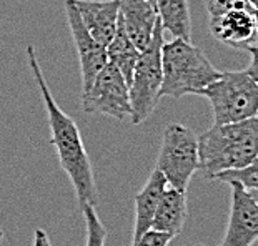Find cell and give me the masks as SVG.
I'll use <instances>...</instances> for the list:
<instances>
[{"instance_id":"4fadbf2b","label":"cell","mask_w":258,"mask_h":246,"mask_svg":"<svg viewBox=\"0 0 258 246\" xmlns=\"http://www.w3.org/2000/svg\"><path fill=\"white\" fill-rule=\"evenodd\" d=\"M167 188L165 177L155 168L148 177L145 187L135 195V223H134V239L132 244L137 243L152 228L153 216H155L158 201L162 198L163 190Z\"/></svg>"},{"instance_id":"9a60e30c","label":"cell","mask_w":258,"mask_h":246,"mask_svg":"<svg viewBox=\"0 0 258 246\" xmlns=\"http://www.w3.org/2000/svg\"><path fill=\"white\" fill-rule=\"evenodd\" d=\"M139 57H140V50L132 42L127 32H125V27L118 15L117 32H115L112 42L107 45V62L112 63L113 67H117L120 70V73L125 76V80L130 84Z\"/></svg>"},{"instance_id":"2e32d148","label":"cell","mask_w":258,"mask_h":246,"mask_svg":"<svg viewBox=\"0 0 258 246\" xmlns=\"http://www.w3.org/2000/svg\"><path fill=\"white\" fill-rule=\"evenodd\" d=\"M155 9L163 30H168L173 38L191 40L188 0H155Z\"/></svg>"},{"instance_id":"30bf717a","label":"cell","mask_w":258,"mask_h":246,"mask_svg":"<svg viewBox=\"0 0 258 246\" xmlns=\"http://www.w3.org/2000/svg\"><path fill=\"white\" fill-rule=\"evenodd\" d=\"M212 35L232 48H248L256 42V24L248 9H232L210 17Z\"/></svg>"},{"instance_id":"7c38bea8","label":"cell","mask_w":258,"mask_h":246,"mask_svg":"<svg viewBox=\"0 0 258 246\" xmlns=\"http://www.w3.org/2000/svg\"><path fill=\"white\" fill-rule=\"evenodd\" d=\"M120 20L125 32L132 38L139 50L150 45L158 14L155 5L148 0H118Z\"/></svg>"},{"instance_id":"4316f807","label":"cell","mask_w":258,"mask_h":246,"mask_svg":"<svg viewBox=\"0 0 258 246\" xmlns=\"http://www.w3.org/2000/svg\"><path fill=\"white\" fill-rule=\"evenodd\" d=\"M148 2H152L153 5H155V0H148Z\"/></svg>"},{"instance_id":"5b68a950","label":"cell","mask_w":258,"mask_h":246,"mask_svg":"<svg viewBox=\"0 0 258 246\" xmlns=\"http://www.w3.org/2000/svg\"><path fill=\"white\" fill-rule=\"evenodd\" d=\"M162 45H163V27L160 19L157 20L150 45L140 50L134 75L128 84L130 95V118L135 125L150 117L155 110L158 100L162 98Z\"/></svg>"},{"instance_id":"44dd1931","label":"cell","mask_w":258,"mask_h":246,"mask_svg":"<svg viewBox=\"0 0 258 246\" xmlns=\"http://www.w3.org/2000/svg\"><path fill=\"white\" fill-rule=\"evenodd\" d=\"M246 50H248V53H250V63H248V67H246L245 72L258 84V45H250Z\"/></svg>"},{"instance_id":"d4e9b609","label":"cell","mask_w":258,"mask_h":246,"mask_svg":"<svg viewBox=\"0 0 258 246\" xmlns=\"http://www.w3.org/2000/svg\"><path fill=\"white\" fill-rule=\"evenodd\" d=\"M246 4H248V7H250V10H251V7L258 4V0H246Z\"/></svg>"},{"instance_id":"52a82bcc","label":"cell","mask_w":258,"mask_h":246,"mask_svg":"<svg viewBox=\"0 0 258 246\" xmlns=\"http://www.w3.org/2000/svg\"><path fill=\"white\" fill-rule=\"evenodd\" d=\"M82 107L89 115H107L122 122L130 117L128 81L117 67L107 62L90 89L82 94Z\"/></svg>"},{"instance_id":"6da1fadb","label":"cell","mask_w":258,"mask_h":246,"mask_svg":"<svg viewBox=\"0 0 258 246\" xmlns=\"http://www.w3.org/2000/svg\"><path fill=\"white\" fill-rule=\"evenodd\" d=\"M29 67L34 73V78L37 81V87L40 90V95L43 98V105L47 110L48 127H50V143L57 151L58 161L62 170L67 173V177L72 182V187L75 190L77 200L82 205H92L97 208L98 205V191L95 177H93V168L84 146L80 130L77 127L75 120L70 115L65 113L58 107L57 100L53 98L50 87H48L43 72L40 68V62L37 58L35 47L27 45L25 48Z\"/></svg>"},{"instance_id":"cb8c5ba5","label":"cell","mask_w":258,"mask_h":246,"mask_svg":"<svg viewBox=\"0 0 258 246\" xmlns=\"http://www.w3.org/2000/svg\"><path fill=\"white\" fill-rule=\"evenodd\" d=\"M248 193L251 195V198H253L256 203H258V188L256 190H248Z\"/></svg>"},{"instance_id":"ac0fdd59","label":"cell","mask_w":258,"mask_h":246,"mask_svg":"<svg viewBox=\"0 0 258 246\" xmlns=\"http://www.w3.org/2000/svg\"><path fill=\"white\" fill-rule=\"evenodd\" d=\"M82 213L87 226V243L85 246H105L107 241V228L98 218L95 206L92 205H82Z\"/></svg>"},{"instance_id":"83f0119b","label":"cell","mask_w":258,"mask_h":246,"mask_svg":"<svg viewBox=\"0 0 258 246\" xmlns=\"http://www.w3.org/2000/svg\"><path fill=\"white\" fill-rule=\"evenodd\" d=\"M195 246H205V244H200V243H197Z\"/></svg>"},{"instance_id":"5bb4252c","label":"cell","mask_w":258,"mask_h":246,"mask_svg":"<svg viewBox=\"0 0 258 246\" xmlns=\"http://www.w3.org/2000/svg\"><path fill=\"white\" fill-rule=\"evenodd\" d=\"M186 215H188L186 191H180L167 185V188L162 193L160 201H158L150 229L168 233L175 238L182 233L186 221Z\"/></svg>"},{"instance_id":"f1b7e54d","label":"cell","mask_w":258,"mask_h":246,"mask_svg":"<svg viewBox=\"0 0 258 246\" xmlns=\"http://www.w3.org/2000/svg\"><path fill=\"white\" fill-rule=\"evenodd\" d=\"M256 117H258V115H256Z\"/></svg>"},{"instance_id":"7402d4cb","label":"cell","mask_w":258,"mask_h":246,"mask_svg":"<svg viewBox=\"0 0 258 246\" xmlns=\"http://www.w3.org/2000/svg\"><path fill=\"white\" fill-rule=\"evenodd\" d=\"M32 246H52L50 238H48V234L43 231L42 228H35V231H34V244H32Z\"/></svg>"},{"instance_id":"7a4b0ae2","label":"cell","mask_w":258,"mask_h":246,"mask_svg":"<svg viewBox=\"0 0 258 246\" xmlns=\"http://www.w3.org/2000/svg\"><path fill=\"white\" fill-rule=\"evenodd\" d=\"M199 172L208 180L241 168L258 156V117L213 125L199 136Z\"/></svg>"},{"instance_id":"d6986e66","label":"cell","mask_w":258,"mask_h":246,"mask_svg":"<svg viewBox=\"0 0 258 246\" xmlns=\"http://www.w3.org/2000/svg\"><path fill=\"white\" fill-rule=\"evenodd\" d=\"M205 7L208 10V17H215V15H220L232 9H248L250 10L246 0H205Z\"/></svg>"},{"instance_id":"277c9868","label":"cell","mask_w":258,"mask_h":246,"mask_svg":"<svg viewBox=\"0 0 258 246\" xmlns=\"http://www.w3.org/2000/svg\"><path fill=\"white\" fill-rule=\"evenodd\" d=\"M200 95L210 102L213 125L241 122L258 115V84L246 72H222Z\"/></svg>"},{"instance_id":"484cf974","label":"cell","mask_w":258,"mask_h":246,"mask_svg":"<svg viewBox=\"0 0 258 246\" xmlns=\"http://www.w3.org/2000/svg\"><path fill=\"white\" fill-rule=\"evenodd\" d=\"M4 241V229H0V244Z\"/></svg>"},{"instance_id":"ba28073f","label":"cell","mask_w":258,"mask_h":246,"mask_svg":"<svg viewBox=\"0 0 258 246\" xmlns=\"http://www.w3.org/2000/svg\"><path fill=\"white\" fill-rule=\"evenodd\" d=\"M65 15H67L77 55H79L82 72V94H84L90 89L95 76L107 65V48L100 45L89 34L72 0H65Z\"/></svg>"},{"instance_id":"8fae6325","label":"cell","mask_w":258,"mask_h":246,"mask_svg":"<svg viewBox=\"0 0 258 246\" xmlns=\"http://www.w3.org/2000/svg\"><path fill=\"white\" fill-rule=\"evenodd\" d=\"M80 14L85 29L95 40L107 48L117 32L118 0H72Z\"/></svg>"},{"instance_id":"ffe728a7","label":"cell","mask_w":258,"mask_h":246,"mask_svg":"<svg viewBox=\"0 0 258 246\" xmlns=\"http://www.w3.org/2000/svg\"><path fill=\"white\" fill-rule=\"evenodd\" d=\"M173 239L172 234L155 231V229H148L145 234H142V238L132 246H168L170 241Z\"/></svg>"},{"instance_id":"8992f818","label":"cell","mask_w":258,"mask_h":246,"mask_svg":"<svg viewBox=\"0 0 258 246\" xmlns=\"http://www.w3.org/2000/svg\"><path fill=\"white\" fill-rule=\"evenodd\" d=\"M199 167V135L182 123L167 125L155 168L165 177L168 187L186 191Z\"/></svg>"},{"instance_id":"9c48e42d","label":"cell","mask_w":258,"mask_h":246,"mask_svg":"<svg viewBox=\"0 0 258 246\" xmlns=\"http://www.w3.org/2000/svg\"><path fill=\"white\" fill-rule=\"evenodd\" d=\"M232 187V206L222 246H251L258 239V203L238 183Z\"/></svg>"},{"instance_id":"e0dca14e","label":"cell","mask_w":258,"mask_h":246,"mask_svg":"<svg viewBox=\"0 0 258 246\" xmlns=\"http://www.w3.org/2000/svg\"><path fill=\"white\" fill-rule=\"evenodd\" d=\"M213 180L223 183H238L246 190H256L258 188V156H255L248 165L237 168V170H228L220 175H217Z\"/></svg>"},{"instance_id":"603a6c76","label":"cell","mask_w":258,"mask_h":246,"mask_svg":"<svg viewBox=\"0 0 258 246\" xmlns=\"http://www.w3.org/2000/svg\"><path fill=\"white\" fill-rule=\"evenodd\" d=\"M251 14L255 17V24H256V43H258V4L251 7Z\"/></svg>"},{"instance_id":"3957f363","label":"cell","mask_w":258,"mask_h":246,"mask_svg":"<svg viewBox=\"0 0 258 246\" xmlns=\"http://www.w3.org/2000/svg\"><path fill=\"white\" fill-rule=\"evenodd\" d=\"M162 97L180 98L200 92L217 80L222 72L213 67L202 48L190 40L173 38L162 45Z\"/></svg>"}]
</instances>
